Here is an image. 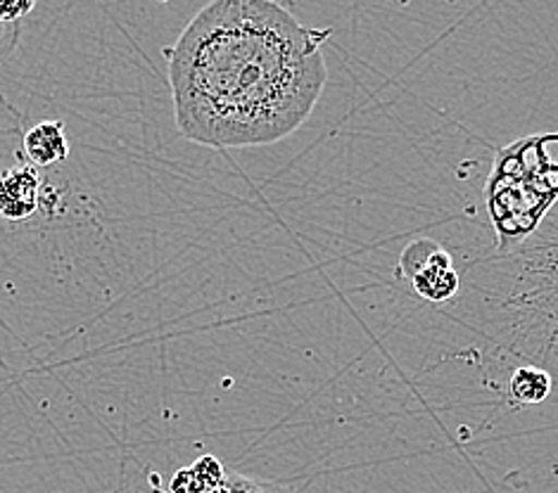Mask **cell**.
Here are the masks:
<instances>
[{
	"label": "cell",
	"instance_id": "obj_1",
	"mask_svg": "<svg viewBox=\"0 0 558 493\" xmlns=\"http://www.w3.org/2000/svg\"><path fill=\"white\" fill-rule=\"evenodd\" d=\"M330 34L276 0H211L165 50L181 136L211 150L292 136L322 100Z\"/></svg>",
	"mask_w": 558,
	"mask_h": 493
},
{
	"label": "cell",
	"instance_id": "obj_2",
	"mask_svg": "<svg viewBox=\"0 0 558 493\" xmlns=\"http://www.w3.org/2000/svg\"><path fill=\"white\" fill-rule=\"evenodd\" d=\"M556 199L558 133L527 136L497 152L487 181V209L504 251L533 235Z\"/></svg>",
	"mask_w": 558,
	"mask_h": 493
},
{
	"label": "cell",
	"instance_id": "obj_3",
	"mask_svg": "<svg viewBox=\"0 0 558 493\" xmlns=\"http://www.w3.org/2000/svg\"><path fill=\"white\" fill-rule=\"evenodd\" d=\"M400 273L409 278L418 295L428 301H447L459 292V273L435 239H414L402 251Z\"/></svg>",
	"mask_w": 558,
	"mask_h": 493
},
{
	"label": "cell",
	"instance_id": "obj_4",
	"mask_svg": "<svg viewBox=\"0 0 558 493\" xmlns=\"http://www.w3.org/2000/svg\"><path fill=\"white\" fill-rule=\"evenodd\" d=\"M41 173L29 162H20L0 173V219L24 221L41 205Z\"/></svg>",
	"mask_w": 558,
	"mask_h": 493
},
{
	"label": "cell",
	"instance_id": "obj_5",
	"mask_svg": "<svg viewBox=\"0 0 558 493\" xmlns=\"http://www.w3.org/2000/svg\"><path fill=\"white\" fill-rule=\"evenodd\" d=\"M24 159L36 169L62 164L70 157V140L64 133V122H41L24 131L22 140Z\"/></svg>",
	"mask_w": 558,
	"mask_h": 493
},
{
	"label": "cell",
	"instance_id": "obj_6",
	"mask_svg": "<svg viewBox=\"0 0 558 493\" xmlns=\"http://www.w3.org/2000/svg\"><path fill=\"white\" fill-rule=\"evenodd\" d=\"M22 116L3 96H0V173L20 162H26L22 152Z\"/></svg>",
	"mask_w": 558,
	"mask_h": 493
},
{
	"label": "cell",
	"instance_id": "obj_7",
	"mask_svg": "<svg viewBox=\"0 0 558 493\" xmlns=\"http://www.w3.org/2000/svg\"><path fill=\"white\" fill-rule=\"evenodd\" d=\"M509 392L518 404H525V406L542 404L551 392V375L533 366L518 368L509 382Z\"/></svg>",
	"mask_w": 558,
	"mask_h": 493
},
{
	"label": "cell",
	"instance_id": "obj_8",
	"mask_svg": "<svg viewBox=\"0 0 558 493\" xmlns=\"http://www.w3.org/2000/svg\"><path fill=\"white\" fill-rule=\"evenodd\" d=\"M226 484H229L231 493H302L290 484L262 482V479H252L238 472H226Z\"/></svg>",
	"mask_w": 558,
	"mask_h": 493
},
{
	"label": "cell",
	"instance_id": "obj_9",
	"mask_svg": "<svg viewBox=\"0 0 558 493\" xmlns=\"http://www.w3.org/2000/svg\"><path fill=\"white\" fill-rule=\"evenodd\" d=\"M215 489H211L205 479L197 474L191 468H183L179 470L174 477H171V484H169V493H211Z\"/></svg>",
	"mask_w": 558,
	"mask_h": 493
},
{
	"label": "cell",
	"instance_id": "obj_10",
	"mask_svg": "<svg viewBox=\"0 0 558 493\" xmlns=\"http://www.w3.org/2000/svg\"><path fill=\"white\" fill-rule=\"evenodd\" d=\"M34 5L36 0H0V24H20Z\"/></svg>",
	"mask_w": 558,
	"mask_h": 493
},
{
	"label": "cell",
	"instance_id": "obj_11",
	"mask_svg": "<svg viewBox=\"0 0 558 493\" xmlns=\"http://www.w3.org/2000/svg\"><path fill=\"white\" fill-rule=\"evenodd\" d=\"M22 24H0V62L8 60L20 44Z\"/></svg>",
	"mask_w": 558,
	"mask_h": 493
},
{
	"label": "cell",
	"instance_id": "obj_12",
	"mask_svg": "<svg viewBox=\"0 0 558 493\" xmlns=\"http://www.w3.org/2000/svg\"><path fill=\"white\" fill-rule=\"evenodd\" d=\"M211 493H231V489H229V484L223 482L219 489H215V491H211Z\"/></svg>",
	"mask_w": 558,
	"mask_h": 493
}]
</instances>
